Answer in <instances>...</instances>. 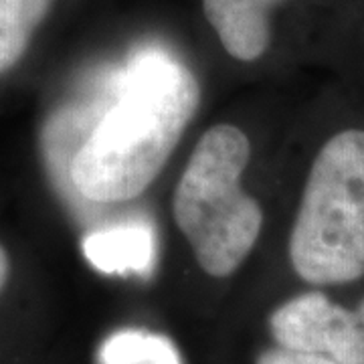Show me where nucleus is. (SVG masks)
<instances>
[{"mask_svg": "<svg viewBox=\"0 0 364 364\" xmlns=\"http://www.w3.org/2000/svg\"><path fill=\"white\" fill-rule=\"evenodd\" d=\"M255 364H338L330 356L318 352H299L289 348H269L257 356Z\"/></svg>", "mask_w": 364, "mask_h": 364, "instance_id": "obj_9", "label": "nucleus"}, {"mask_svg": "<svg viewBox=\"0 0 364 364\" xmlns=\"http://www.w3.org/2000/svg\"><path fill=\"white\" fill-rule=\"evenodd\" d=\"M100 364H182L172 340L146 330H119L100 348Z\"/></svg>", "mask_w": 364, "mask_h": 364, "instance_id": "obj_8", "label": "nucleus"}, {"mask_svg": "<svg viewBox=\"0 0 364 364\" xmlns=\"http://www.w3.org/2000/svg\"><path fill=\"white\" fill-rule=\"evenodd\" d=\"M51 6L53 0H0V75L25 57Z\"/></svg>", "mask_w": 364, "mask_h": 364, "instance_id": "obj_7", "label": "nucleus"}, {"mask_svg": "<svg viewBox=\"0 0 364 364\" xmlns=\"http://www.w3.org/2000/svg\"><path fill=\"white\" fill-rule=\"evenodd\" d=\"M9 273H11V259H9L6 249L0 245V291H2V287L6 286Z\"/></svg>", "mask_w": 364, "mask_h": 364, "instance_id": "obj_10", "label": "nucleus"}, {"mask_svg": "<svg viewBox=\"0 0 364 364\" xmlns=\"http://www.w3.org/2000/svg\"><path fill=\"white\" fill-rule=\"evenodd\" d=\"M294 272L314 286L364 275V132L332 136L316 154L289 237Z\"/></svg>", "mask_w": 364, "mask_h": 364, "instance_id": "obj_3", "label": "nucleus"}, {"mask_svg": "<svg viewBox=\"0 0 364 364\" xmlns=\"http://www.w3.org/2000/svg\"><path fill=\"white\" fill-rule=\"evenodd\" d=\"M249 138L231 124L203 134L174 191V221L196 263L210 277H229L247 259L263 225L259 203L243 193Z\"/></svg>", "mask_w": 364, "mask_h": 364, "instance_id": "obj_2", "label": "nucleus"}, {"mask_svg": "<svg viewBox=\"0 0 364 364\" xmlns=\"http://www.w3.org/2000/svg\"><path fill=\"white\" fill-rule=\"evenodd\" d=\"M200 104L191 69L158 51L136 57L114 107L71 162V181L95 203L142 195L168 162Z\"/></svg>", "mask_w": 364, "mask_h": 364, "instance_id": "obj_1", "label": "nucleus"}, {"mask_svg": "<svg viewBox=\"0 0 364 364\" xmlns=\"http://www.w3.org/2000/svg\"><path fill=\"white\" fill-rule=\"evenodd\" d=\"M269 330L282 348L326 354L338 364H364V336L354 310L320 291L282 304L269 316Z\"/></svg>", "mask_w": 364, "mask_h": 364, "instance_id": "obj_4", "label": "nucleus"}, {"mask_svg": "<svg viewBox=\"0 0 364 364\" xmlns=\"http://www.w3.org/2000/svg\"><path fill=\"white\" fill-rule=\"evenodd\" d=\"M354 316H356V322H358V328H360V332L364 334V299L358 304V308L354 310Z\"/></svg>", "mask_w": 364, "mask_h": 364, "instance_id": "obj_11", "label": "nucleus"}, {"mask_svg": "<svg viewBox=\"0 0 364 364\" xmlns=\"http://www.w3.org/2000/svg\"><path fill=\"white\" fill-rule=\"evenodd\" d=\"M83 253L104 273H146L154 265V231L146 223L119 225L90 235Z\"/></svg>", "mask_w": 364, "mask_h": 364, "instance_id": "obj_6", "label": "nucleus"}, {"mask_svg": "<svg viewBox=\"0 0 364 364\" xmlns=\"http://www.w3.org/2000/svg\"><path fill=\"white\" fill-rule=\"evenodd\" d=\"M284 0H203V13L225 51L239 61H257L272 43L269 14Z\"/></svg>", "mask_w": 364, "mask_h": 364, "instance_id": "obj_5", "label": "nucleus"}]
</instances>
